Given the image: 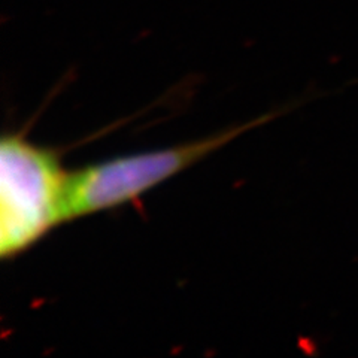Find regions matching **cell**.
Wrapping results in <instances>:
<instances>
[{
    "mask_svg": "<svg viewBox=\"0 0 358 358\" xmlns=\"http://www.w3.org/2000/svg\"><path fill=\"white\" fill-rule=\"evenodd\" d=\"M67 173L59 155L21 134L0 145V255L15 257L64 221Z\"/></svg>",
    "mask_w": 358,
    "mask_h": 358,
    "instance_id": "obj_1",
    "label": "cell"
},
{
    "mask_svg": "<svg viewBox=\"0 0 358 358\" xmlns=\"http://www.w3.org/2000/svg\"><path fill=\"white\" fill-rule=\"evenodd\" d=\"M271 117L246 122L205 139L176 147L106 160L67 173L64 189V221L87 217L138 199L166 179L196 164L239 134L263 124Z\"/></svg>",
    "mask_w": 358,
    "mask_h": 358,
    "instance_id": "obj_2",
    "label": "cell"
}]
</instances>
